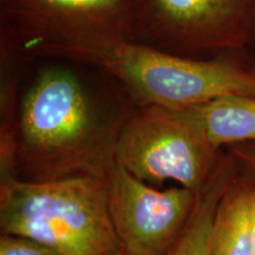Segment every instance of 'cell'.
I'll list each match as a JSON object with an SVG mask.
<instances>
[{"label":"cell","instance_id":"6da1fadb","mask_svg":"<svg viewBox=\"0 0 255 255\" xmlns=\"http://www.w3.org/2000/svg\"><path fill=\"white\" fill-rule=\"evenodd\" d=\"M77 64L44 66L20 90L0 84V177L50 182L110 174L138 105L108 73Z\"/></svg>","mask_w":255,"mask_h":255},{"label":"cell","instance_id":"7a4b0ae2","mask_svg":"<svg viewBox=\"0 0 255 255\" xmlns=\"http://www.w3.org/2000/svg\"><path fill=\"white\" fill-rule=\"evenodd\" d=\"M225 55L190 58L136 41L53 47L49 57L94 66L113 77L138 107L183 109L229 95L255 97V68Z\"/></svg>","mask_w":255,"mask_h":255},{"label":"cell","instance_id":"3957f363","mask_svg":"<svg viewBox=\"0 0 255 255\" xmlns=\"http://www.w3.org/2000/svg\"><path fill=\"white\" fill-rule=\"evenodd\" d=\"M1 234L28 237L65 255H120L108 177L25 182L0 177Z\"/></svg>","mask_w":255,"mask_h":255},{"label":"cell","instance_id":"277c9868","mask_svg":"<svg viewBox=\"0 0 255 255\" xmlns=\"http://www.w3.org/2000/svg\"><path fill=\"white\" fill-rule=\"evenodd\" d=\"M222 151L186 108L144 105L124 124L116 163L152 187L171 180L197 193L214 173Z\"/></svg>","mask_w":255,"mask_h":255},{"label":"cell","instance_id":"5b68a950","mask_svg":"<svg viewBox=\"0 0 255 255\" xmlns=\"http://www.w3.org/2000/svg\"><path fill=\"white\" fill-rule=\"evenodd\" d=\"M133 41L190 58L255 47V0H133Z\"/></svg>","mask_w":255,"mask_h":255},{"label":"cell","instance_id":"8992f818","mask_svg":"<svg viewBox=\"0 0 255 255\" xmlns=\"http://www.w3.org/2000/svg\"><path fill=\"white\" fill-rule=\"evenodd\" d=\"M1 8L6 31L25 57L53 47L133 41V0H9Z\"/></svg>","mask_w":255,"mask_h":255},{"label":"cell","instance_id":"52a82bcc","mask_svg":"<svg viewBox=\"0 0 255 255\" xmlns=\"http://www.w3.org/2000/svg\"><path fill=\"white\" fill-rule=\"evenodd\" d=\"M196 191L156 189L116 163L108 175V205L122 255H165L189 220Z\"/></svg>","mask_w":255,"mask_h":255},{"label":"cell","instance_id":"ba28073f","mask_svg":"<svg viewBox=\"0 0 255 255\" xmlns=\"http://www.w3.org/2000/svg\"><path fill=\"white\" fill-rule=\"evenodd\" d=\"M238 169L226 150L222 151L214 173L196 193L189 220L165 255H213L212 233L219 203L235 177Z\"/></svg>","mask_w":255,"mask_h":255},{"label":"cell","instance_id":"9c48e42d","mask_svg":"<svg viewBox=\"0 0 255 255\" xmlns=\"http://www.w3.org/2000/svg\"><path fill=\"white\" fill-rule=\"evenodd\" d=\"M186 109L218 149L255 142V97L223 96Z\"/></svg>","mask_w":255,"mask_h":255},{"label":"cell","instance_id":"30bf717a","mask_svg":"<svg viewBox=\"0 0 255 255\" xmlns=\"http://www.w3.org/2000/svg\"><path fill=\"white\" fill-rule=\"evenodd\" d=\"M213 255H254L248 215V186L240 176L220 201L212 233Z\"/></svg>","mask_w":255,"mask_h":255},{"label":"cell","instance_id":"8fae6325","mask_svg":"<svg viewBox=\"0 0 255 255\" xmlns=\"http://www.w3.org/2000/svg\"><path fill=\"white\" fill-rule=\"evenodd\" d=\"M0 255H65L56 248L17 234L0 235Z\"/></svg>","mask_w":255,"mask_h":255},{"label":"cell","instance_id":"7c38bea8","mask_svg":"<svg viewBox=\"0 0 255 255\" xmlns=\"http://www.w3.org/2000/svg\"><path fill=\"white\" fill-rule=\"evenodd\" d=\"M226 151L234 161L239 176L255 186V142L228 145Z\"/></svg>","mask_w":255,"mask_h":255},{"label":"cell","instance_id":"4fadbf2b","mask_svg":"<svg viewBox=\"0 0 255 255\" xmlns=\"http://www.w3.org/2000/svg\"><path fill=\"white\" fill-rule=\"evenodd\" d=\"M247 186H248V215H250L252 247H253V254L255 255V186L248 182H247Z\"/></svg>","mask_w":255,"mask_h":255},{"label":"cell","instance_id":"5bb4252c","mask_svg":"<svg viewBox=\"0 0 255 255\" xmlns=\"http://www.w3.org/2000/svg\"><path fill=\"white\" fill-rule=\"evenodd\" d=\"M0 1H1V5H5L6 2L9 1V0H0Z\"/></svg>","mask_w":255,"mask_h":255},{"label":"cell","instance_id":"9a60e30c","mask_svg":"<svg viewBox=\"0 0 255 255\" xmlns=\"http://www.w3.org/2000/svg\"><path fill=\"white\" fill-rule=\"evenodd\" d=\"M120 255H122V254H120Z\"/></svg>","mask_w":255,"mask_h":255},{"label":"cell","instance_id":"2e32d148","mask_svg":"<svg viewBox=\"0 0 255 255\" xmlns=\"http://www.w3.org/2000/svg\"><path fill=\"white\" fill-rule=\"evenodd\" d=\"M254 50H255V47H254Z\"/></svg>","mask_w":255,"mask_h":255}]
</instances>
